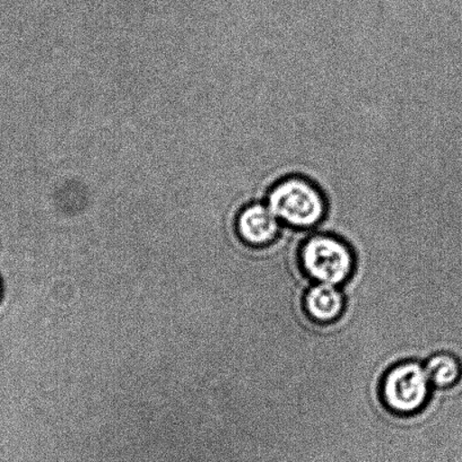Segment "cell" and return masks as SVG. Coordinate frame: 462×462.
I'll list each match as a JSON object with an SVG mask.
<instances>
[{"label": "cell", "instance_id": "cell-2", "mask_svg": "<svg viewBox=\"0 0 462 462\" xmlns=\"http://www.w3.org/2000/svg\"><path fill=\"white\" fill-rule=\"evenodd\" d=\"M298 254L300 269L313 282L339 287L356 273V251L335 233L318 232L305 236Z\"/></svg>", "mask_w": 462, "mask_h": 462}, {"label": "cell", "instance_id": "cell-4", "mask_svg": "<svg viewBox=\"0 0 462 462\" xmlns=\"http://www.w3.org/2000/svg\"><path fill=\"white\" fill-rule=\"evenodd\" d=\"M236 233L249 248L262 249L275 244L282 232V224L263 201H251L236 217Z\"/></svg>", "mask_w": 462, "mask_h": 462}, {"label": "cell", "instance_id": "cell-6", "mask_svg": "<svg viewBox=\"0 0 462 462\" xmlns=\"http://www.w3.org/2000/svg\"><path fill=\"white\" fill-rule=\"evenodd\" d=\"M423 363L433 388L447 390L459 383L462 363L457 354L450 351L435 352Z\"/></svg>", "mask_w": 462, "mask_h": 462}, {"label": "cell", "instance_id": "cell-3", "mask_svg": "<svg viewBox=\"0 0 462 462\" xmlns=\"http://www.w3.org/2000/svg\"><path fill=\"white\" fill-rule=\"evenodd\" d=\"M424 363L401 361L385 372L380 383V398L385 410L401 417L419 414L433 396Z\"/></svg>", "mask_w": 462, "mask_h": 462}, {"label": "cell", "instance_id": "cell-5", "mask_svg": "<svg viewBox=\"0 0 462 462\" xmlns=\"http://www.w3.org/2000/svg\"><path fill=\"white\" fill-rule=\"evenodd\" d=\"M346 295L338 286L315 282L304 291L305 315L316 324L329 325L338 321L346 310Z\"/></svg>", "mask_w": 462, "mask_h": 462}, {"label": "cell", "instance_id": "cell-1", "mask_svg": "<svg viewBox=\"0 0 462 462\" xmlns=\"http://www.w3.org/2000/svg\"><path fill=\"white\" fill-rule=\"evenodd\" d=\"M264 203L282 226L296 231L318 228L328 215V200L312 179L291 173L268 188Z\"/></svg>", "mask_w": 462, "mask_h": 462}]
</instances>
